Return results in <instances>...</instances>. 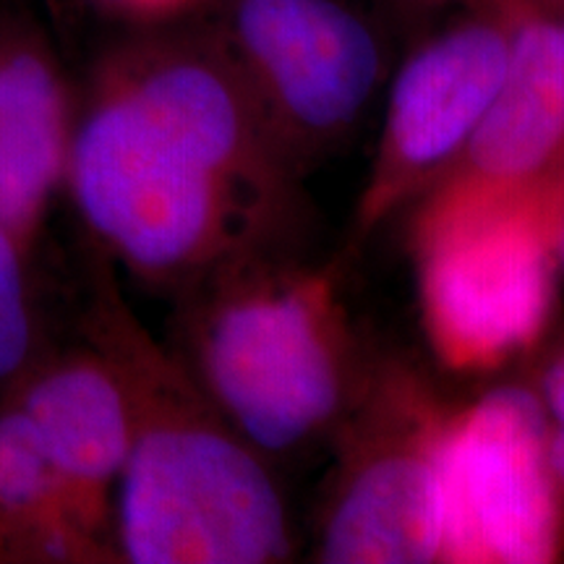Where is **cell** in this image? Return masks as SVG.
Returning a JSON list of instances; mask_svg holds the SVG:
<instances>
[{
  "instance_id": "cell-9",
  "label": "cell",
  "mask_w": 564,
  "mask_h": 564,
  "mask_svg": "<svg viewBox=\"0 0 564 564\" xmlns=\"http://www.w3.org/2000/svg\"><path fill=\"white\" fill-rule=\"evenodd\" d=\"M510 13L505 79L468 147L444 178L520 186L564 150V9L535 0H486Z\"/></svg>"
},
{
  "instance_id": "cell-2",
  "label": "cell",
  "mask_w": 564,
  "mask_h": 564,
  "mask_svg": "<svg viewBox=\"0 0 564 564\" xmlns=\"http://www.w3.org/2000/svg\"><path fill=\"white\" fill-rule=\"evenodd\" d=\"M204 371L253 447L285 453L345 408L348 343L324 274L278 272L225 301L204 333Z\"/></svg>"
},
{
  "instance_id": "cell-20",
  "label": "cell",
  "mask_w": 564,
  "mask_h": 564,
  "mask_svg": "<svg viewBox=\"0 0 564 564\" xmlns=\"http://www.w3.org/2000/svg\"><path fill=\"white\" fill-rule=\"evenodd\" d=\"M419 3H442V0H419Z\"/></svg>"
},
{
  "instance_id": "cell-4",
  "label": "cell",
  "mask_w": 564,
  "mask_h": 564,
  "mask_svg": "<svg viewBox=\"0 0 564 564\" xmlns=\"http://www.w3.org/2000/svg\"><path fill=\"white\" fill-rule=\"evenodd\" d=\"M70 165L87 220L133 264L175 270L220 241L232 186L116 79L76 133Z\"/></svg>"
},
{
  "instance_id": "cell-6",
  "label": "cell",
  "mask_w": 564,
  "mask_h": 564,
  "mask_svg": "<svg viewBox=\"0 0 564 564\" xmlns=\"http://www.w3.org/2000/svg\"><path fill=\"white\" fill-rule=\"evenodd\" d=\"M230 34L282 150L348 131L382 76L377 34L340 0H236Z\"/></svg>"
},
{
  "instance_id": "cell-12",
  "label": "cell",
  "mask_w": 564,
  "mask_h": 564,
  "mask_svg": "<svg viewBox=\"0 0 564 564\" xmlns=\"http://www.w3.org/2000/svg\"><path fill=\"white\" fill-rule=\"evenodd\" d=\"M58 476L34 421L21 413L0 419V502L30 507Z\"/></svg>"
},
{
  "instance_id": "cell-8",
  "label": "cell",
  "mask_w": 564,
  "mask_h": 564,
  "mask_svg": "<svg viewBox=\"0 0 564 564\" xmlns=\"http://www.w3.org/2000/svg\"><path fill=\"white\" fill-rule=\"evenodd\" d=\"M421 45L394 76L377 171L364 196L373 223L432 175L447 173L505 79L512 24L499 3Z\"/></svg>"
},
{
  "instance_id": "cell-14",
  "label": "cell",
  "mask_w": 564,
  "mask_h": 564,
  "mask_svg": "<svg viewBox=\"0 0 564 564\" xmlns=\"http://www.w3.org/2000/svg\"><path fill=\"white\" fill-rule=\"evenodd\" d=\"M544 394L549 411L556 415L560 426H564V352L554 358V364L549 366L546 379H544Z\"/></svg>"
},
{
  "instance_id": "cell-13",
  "label": "cell",
  "mask_w": 564,
  "mask_h": 564,
  "mask_svg": "<svg viewBox=\"0 0 564 564\" xmlns=\"http://www.w3.org/2000/svg\"><path fill=\"white\" fill-rule=\"evenodd\" d=\"M30 343L21 267L9 238V228L0 225V379L17 369Z\"/></svg>"
},
{
  "instance_id": "cell-5",
  "label": "cell",
  "mask_w": 564,
  "mask_h": 564,
  "mask_svg": "<svg viewBox=\"0 0 564 564\" xmlns=\"http://www.w3.org/2000/svg\"><path fill=\"white\" fill-rule=\"evenodd\" d=\"M549 436L544 403L523 387H499L444 415L436 440L442 562L556 560L562 512Z\"/></svg>"
},
{
  "instance_id": "cell-7",
  "label": "cell",
  "mask_w": 564,
  "mask_h": 564,
  "mask_svg": "<svg viewBox=\"0 0 564 564\" xmlns=\"http://www.w3.org/2000/svg\"><path fill=\"white\" fill-rule=\"evenodd\" d=\"M322 531V562H442L436 440L444 415L405 379L379 384Z\"/></svg>"
},
{
  "instance_id": "cell-16",
  "label": "cell",
  "mask_w": 564,
  "mask_h": 564,
  "mask_svg": "<svg viewBox=\"0 0 564 564\" xmlns=\"http://www.w3.org/2000/svg\"><path fill=\"white\" fill-rule=\"evenodd\" d=\"M549 468H552L556 489L564 494V426L549 436Z\"/></svg>"
},
{
  "instance_id": "cell-11",
  "label": "cell",
  "mask_w": 564,
  "mask_h": 564,
  "mask_svg": "<svg viewBox=\"0 0 564 564\" xmlns=\"http://www.w3.org/2000/svg\"><path fill=\"white\" fill-rule=\"evenodd\" d=\"M26 415L42 434L58 476L102 484L121 474L131 453V421L121 390L89 366L63 369L34 384Z\"/></svg>"
},
{
  "instance_id": "cell-10",
  "label": "cell",
  "mask_w": 564,
  "mask_h": 564,
  "mask_svg": "<svg viewBox=\"0 0 564 564\" xmlns=\"http://www.w3.org/2000/svg\"><path fill=\"white\" fill-rule=\"evenodd\" d=\"M63 162V91L32 47L0 55V225L32 220Z\"/></svg>"
},
{
  "instance_id": "cell-3",
  "label": "cell",
  "mask_w": 564,
  "mask_h": 564,
  "mask_svg": "<svg viewBox=\"0 0 564 564\" xmlns=\"http://www.w3.org/2000/svg\"><path fill=\"white\" fill-rule=\"evenodd\" d=\"M121 544L137 564H267L291 552L278 486L236 436L158 423L121 470Z\"/></svg>"
},
{
  "instance_id": "cell-15",
  "label": "cell",
  "mask_w": 564,
  "mask_h": 564,
  "mask_svg": "<svg viewBox=\"0 0 564 564\" xmlns=\"http://www.w3.org/2000/svg\"><path fill=\"white\" fill-rule=\"evenodd\" d=\"M549 188H552V196H554V249H556V259H562L564 262V186L562 183H556L544 175Z\"/></svg>"
},
{
  "instance_id": "cell-1",
  "label": "cell",
  "mask_w": 564,
  "mask_h": 564,
  "mask_svg": "<svg viewBox=\"0 0 564 564\" xmlns=\"http://www.w3.org/2000/svg\"><path fill=\"white\" fill-rule=\"evenodd\" d=\"M423 333L442 366L491 371L544 335L554 308V196L442 178L415 223Z\"/></svg>"
},
{
  "instance_id": "cell-18",
  "label": "cell",
  "mask_w": 564,
  "mask_h": 564,
  "mask_svg": "<svg viewBox=\"0 0 564 564\" xmlns=\"http://www.w3.org/2000/svg\"><path fill=\"white\" fill-rule=\"evenodd\" d=\"M544 175H549V178L556 181V183H562V186H564V150L560 152V158L554 160V165L549 167Z\"/></svg>"
},
{
  "instance_id": "cell-19",
  "label": "cell",
  "mask_w": 564,
  "mask_h": 564,
  "mask_svg": "<svg viewBox=\"0 0 564 564\" xmlns=\"http://www.w3.org/2000/svg\"><path fill=\"white\" fill-rule=\"evenodd\" d=\"M535 3H544V6H554V9H564V0H535Z\"/></svg>"
},
{
  "instance_id": "cell-17",
  "label": "cell",
  "mask_w": 564,
  "mask_h": 564,
  "mask_svg": "<svg viewBox=\"0 0 564 564\" xmlns=\"http://www.w3.org/2000/svg\"><path fill=\"white\" fill-rule=\"evenodd\" d=\"M108 3L123 6L129 11H144V13H154V11H171L175 6L188 3V0H108Z\"/></svg>"
}]
</instances>
